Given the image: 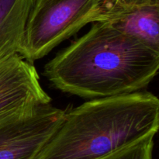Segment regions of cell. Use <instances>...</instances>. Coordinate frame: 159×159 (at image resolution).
<instances>
[{
  "label": "cell",
  "mask_w": 159,
  "mask_h": 159,
  "mask_svg": "<svg viewBox=\"0 0 159 159\" xmlns=\"http://www.w3.org/2000/svg\"><path fill=\"white\" fill-rule=\"evenodd\" d=\"M158 68L159 51L103 21L57 53L43 75L63 93L95 99L141 91Z\"/></svg>",
  "instance_id": "6da1fadb"
},
{
  "label": "cell",
  "mask_w": 159,
  "mask_h": 159,
  "mask_svg": "<svg viewBox=\"0 0 159 159\" xmlns=\"http://www.w3.org/2000/svg\"><path fill=\"white\" fill-rule=\"evenodd\" d=\"M158 127L159 99L149 92L90 99L65 112L34 159H99Z\"/></svg>",
  "instance_id": "7a4b0ae2"
},
{
  "label": "cell",
  "mask_w": 159,
  "mask_h": 159,
  "mask_svg": "<svg viewBox=\"0 0 159 159\" xmlns=\"http://www.w3.org/2000/svg\"><path fill=\"white\" fill-rule=\"evenodd\" d=\"M107 20L103 0H34L20 55L33 63L89 23Z\"/></svg>",
  "instance_id": "3957f363"
},
{
  "label": "cell",
  "mask_w": 159,
  "mask_h": 159,
  "mask_svg": "<svg viewBox=\"0 0 159 159\" xmlns=\"http://www.w3.org/2000/svg\"><path fill=\"white\" fill-rule=\"evenodd\" d=\"M65 113L48 103L0 116V159H34L57 130Z\"/></svg>",
  "instance_id": "277c9868"
},
{
  "label": "cell",
  "mask_w": 159,
  "mask_h": 159,
  "mask_svg": "<svg viewBox=\"0 0 159 159\" xmlns=\"http://www.w3.org/2000/svg\"><path fill=\"white\" fill-rule=\"evenodd\" d=\"M51 100L34 64L17 53L0 51V116Z\"/></svg>",
  "instance_id": "5b68a950"
},
{
  "label": "cell",
  "mask_w": 159,
  "mask_h": 159,
  "mask_svg": "<svg viewBox=\"0 0 159 159\" xmlns=\"http://www.w3.org/2000/svg\"><path fill=\"white\" fill-rule=\"evenodd\" d=\"M110 22L116 29L159 51V0H152Z\"/></svg>",
  "instance_id": "8992f818"
},
{
  "label": "cell",
  "mask_w": 159,
  "mask_h": 159,
  "mask_svg": "<svg viewBox=\"0 0 159 159\" xmlns=\"http://www.w3.org/2000/svg\"><path fill=\"white\" fill-rule=\"evenodd\" d=\"M34 0H0V51L20 54Z\"/></svg>",
  "instance_id": "52a82bcc"
},
{
  "label": "cell",
  "mask_w": 159,
  "mask_h": 159,
  "mask_svg": "<svg viewBox=\"0 0 159 159\" xmlns=\"http://www.w3.org/2000/svg\"><path fill=\"white\" fill-rule=\"evenodd\" d=\"M155 136L150 134L144 137L99 159H153Z\"/></svg>",
  "instance_id": "ba28073f"
}]
</instances>
